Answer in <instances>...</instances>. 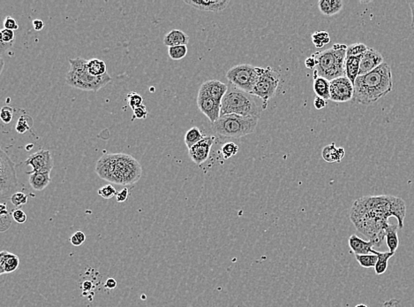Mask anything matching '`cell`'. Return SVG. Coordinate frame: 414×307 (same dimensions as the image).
Returning <instances> with one entry per match:
<instances>
[{"label":"cell","instance_id":"1","mask_svg":"<svg viewBox=\"0 0 414 307\" xmlns=\"http://www.w3.org/2000/svg\"><path fill=\"white\" fill-rule=\"evenodd\" d=\"M406 205L403 199L394 196H365L353 203L350 219L357 230L376 247L382 246L386 237L389 219L395 217L398 228L403 227Z\"/></svg>","mask_w":414,"mask_h":307},{"label":"cell","instance_id":"2","mask_svg":"<svg viewBox=\"0 0 414 307\" xmlns=\"http://www.w3.org/2000/svg\"><path fill=\"white\" fill-rule=\"evenodd\" d=\"M96 173L99 177L112 183L132 185L140 180L142 167L129 154L108 153L98 159Z\"/></svg>","mask_w":414,"mask_h":307},{"label":"cell","instance_id":"3","mask_svg":"<svg viewBox=\"0 0 414 307\" xmlns=\"http://www.w3.org/2000/svg\"><path fill=\"white\" fill-rule=\"evenodd\" d=\"M392 88V70L384 62L372 72L357 77L353 101L361 105H372L389 94Z\"/></svg>","mask_w":414,"mask_h":307},{"label":"cell","instance_id":"4","mask_svg":"<svg viewBox=\"0 0 414 307\" xmlns=\"http://www.w3.org/2000/svg\"><path fill=\"white\" fill-rule=\"evenodd\" d=\"M347 47L348 46L346 44L336 43L328 50L312 54L316 62V67L313 71V79L323 77L330 82L336 78L346 76L345 63Z\"/></svg>","mask_w":414,"mask_h":307},{"label":"cell","instance_id":"5","mask_svg":"<svg viewBox=\"0 0 414 307\" xmlns=\"http://www.w3.org/2000/svg\"><path fill=\"white\" fill-rule=\"evenodd\" d=\"M70 69L65 76L69 86L81 91H98L112 81L108 73L102 76H93L88 70V60L82 58H70Z\"/></svg>","mask_w":414,"mask_h":307},{"label":"cell","instance_id":"6","mask_svg":"<svg viewBox=\"0 0 414 307\" xmlns=\"http://www.w3.org/2000/svg\"><path fill=\"white\" fill-rule=\"evenodd\" d=\"M259 118L238 114L220 116L216 122L211 124L216 134L224 138H239L251 134L256 130Z\"/></svg>","mask_w":414,"mask_h":307},{"label":"cell","instance_id":"7","mask_svg":"<svg viewBox=\"0 0 414 307\" xmlns=\"http://www.w3.org/2000/svg\"><path fill=\"white\" fill-rule=\"evenodd\" d=\"M262 109L253 96L238 89H228L221 103V115L238 114L260 118Z\"/></svg>","mask_w":414,"mask_h":307},{"label":"cell","instance_id":"8","mask_svg":"<svg viewBox=\"0 0 414 307\" xmlns=\"http://www.w3.org/2000/svg\"><path fill=\"white\" fill-rule=\"evenodd\" d=\"M263 69L249 64H240L229 69L226 78L236 89L251 94Z\"/></svg>","mask_w":414,"mask_h":307},{"label":"cell","instance_id":"9","mask_svg":"<svg viewBox=\"0 0 414 307\" xmlns=\"http://www.w3.org/2000/svg\"><path fill=\"white\" fill-rule=\"evenodd\" d=\"M18 188V180L16 176L15 163L10 157L0 150V196L1 199L10 198Z\"/></svg>","mask_w":414,"mask_h":307},{"label":"cell","instance_id":"10","mask_svg":"<svg viewBox=\"0 0 414 307\" xmlns=\"http://www.w3.org/2000/svg\"><path fill=\"white\" fill-rule=\"evenodd\" d=\"M280 78L281 76L278 70L270 67L263 69V74L260 76L251 95L261 98L264 102L269 101L276 94Z\"/></svg>","mask_w":414,"mask_h":307},{"label":"cell","instance_id":"11","mask_svg":"<svg viewBox=\"0 0 414 307\" xmlns=\"http://www.w3.org/2000/svg\"><path fill=\"white\" fill-rule=\"evenodd\" d=\"M354 85L346 76L339 77L330 81V99L337 103L353 100Z\"/></svg>","mask_w":414,"mask_h":307},{"label":"cell","instance_id":"12","mask_svg":"<svg viewBox=\"0 0 414 307\" xmlns=\"http://www.w3.org/2000/svg\"><path fill=\"white\" fill-rule=\"evenodd\" d=\"M25 163L27 165L32 166V171L29 172L28 174L51 172L54 166V161L52 159L51 152L43 149L29 156Z\"/></svg>","mask_w":414,"mask_h":307},{"label":"cell","instance_id":"13","mask_svg":"<svg viewBox=\"0 0 414 307\" xmlns=\"http://www.w3.org/2000/svg\"><path fill=\"white\" fill-rule=\"evenodd\" d=\"M197 105L201 112L209 118L211 124L216 122L221 115V104L209 97L204 91L199 90Z\"/></svg>","mask_w":414,"mask_h":307},{"label":"cell","instance_id":"14","mask_svg":"<svg viewBox=\"0 0 414 307\" xmlns=\"http://www.w3.org/2000/svg\"><path fill=\"white\" fill-rule=\"evenodd\" d=\"M214 141H215L214 137H205L202 141L194 145L192 148L188 150V154H189L190 159L198 166L203 164L207 159H209V153H210V150L214 144Z\"/></svg>","mask_w":414,"mask_h":307},{"label":"cell","instance_id":"15","mask_svg":"<svg viewBox=\"0 0 414 307\" xmlns=\"http://www.w3.org/2000/svg\"><path fill=\"white\" fill-rule=\"evenodd\" d=\"M384 63L382 55L374 48H368L361 57L359 76L367 75Z\"/></svg>","mask_w":414,"mask_h":307},{"label":"cell","instance_id":"16","mask_svg":"<svg viewBox=\"0 0 414 307\" xmlns=\"http://www.w3.org/2000/svg\"><path fill=\"white\" fill-rule=\"evenodd\" d=\"M228 86L218 80H209L202 84L200 90L204 91L209 97L221 104L223 97L228 91Z\"/></svg>","mask_w":414,"mask_h":307},{"label":"cell","instance_id":"17","mask_svg":"<svg viewBox=\"0 0 414 307\" xmlns=\"http://www.w3.org/2000/svg\"><path fill=\"white\" fill-rule=\"evenodd\" d=\"M186 4L201 11L221 12L230 4L229 0H185Z\"/></svg>","mask_w":414,"mask_h":307},{"label":"cell","instance_id":"18","mask_svg":"<svg viewBox=\"0 0 414 307\" xmlns=\"http://www.w3.org/2000/svg\"><path fill=\"white\" fill-rule=\"evenodd\" d=\"M21 260L16 254L3 251L0 253V275L11 274L18 269Z\"/></svg>","mask_w":414,"mask_h":307},{"label":"cell","instance_id":"19","mask_svg":"<svg viewBox=\"0 0 414 307\" xmlns=\"http://www.w3.org/2000/svg\"><path fill=\"white\" fill-rule=\"evenodd\" d=\"M349 247L355 255H365L370 254L374 251V242L371 241H365L357 235H352L348 240Z\"/></svg>","mask_w":414,"mask_h":307},{"label":"cell","instance_id":"20","mask_svg":"<svg viewBox=\"0 0 414 307\" xmlns=\"http://www.w3.org/2000/svg\"><path fill=\"white\" fill-rule=\"evenodd\" d=\"M189 42V37L186 33L180 29H173L166 34L163 38V43L168 47L187 45Z\"/></svg>","mask_w":414,"mask_h":307},{"label":"cell","instance_id":"21","mask_svg":"<svg viewBox=\"0 0 414 307\" xmlns=\"http://www.w3.org/2000/svg\"><path fill=\"white\" fill-rule=\"evenodd\" d=\"M322 159L328 163H339L346 155V151L344 148H337L335 143L325 146L322 152Z\"/></svg>","mask_w":414,"mask_h":307},{"label":"cell","instance_id":"22","mask_svg":"<svg viewBox=\"0 0 414 307\" xmlns=\"http://www.w3.org/2000/svg\"><path fill=\"white\" fill-rule=\"evenodd\" d=\"M29 185L34 191L41 192L50 185L51 181V172L35 173L29 174Z\"/></svg>","mask_w":414,"mask_h":307},{"label":"cell","instance_id":"23","mask_svg":"<svg viewBox=\"0 0 414 307\" xmlns=\"http://www.w3.org/2000/svg\"><path fill=\"white\" fill-rule=\"evenodd\" d=\"M362 55L356 56V57H346V63H345L346 76L351 81V83H353V85L355 83L357 77L359 76L360 60H361Z\"/></svg>","mask_w":414,"mask_h":307},{"label":"cell","instance_id":"24","mask_svg":"<svg viewBox=\"0 0 414 307\" xmlns=\"http://www.w3.org/2000/svg\"><path fill=\"white\" fill-rule=\"evenodd\" d=\"M318 7L323 15L332 16L342 10L344 3L341 0H320Z\"/></svg>","mask_w":414,"mask_h":307},{"label":"cell","instance_id":"25","mask_svg":"<svg viewBox=\"0 0 414 307\" xmlns=\"http://www.w3.org/2000/svg\"><path fill=\"white\" fill-rule=\"evenodd\" d=\"M313 91L316 97L323 98L325 100L330 99V82L323 77L314 78Z\"/></svg>","mask_w":414,"mask_h":307},{"label":"cell","instance_id":"26","mask_svg":"<svg viewBox=\"0 0 414 307\" xmlns=\"http://www.w3.org/2000/svg\"><path fill=\"white\" fill-rule=\"evenodd\" d=\"M398 228V225H393L390 223L386 228V243L390 253H396V251L399 245V239L397 235Z\"/></svg>","mask_w":414,"mask_h":307},{"label":"cell","instance_id":"27","mask_svg":"<svg viewBox=\"0 0 414 307\" xmlns=\"http://www.w3.org/2000/svg\"><path fill=\"white\" fill-rule=\"evenodd\" d=\"M373 254H375L378 257L377 263H376L375 267V274L377 275H383L388 269L389 259L392 258L395 255V253H390V252L381 253V252H377V251L374 250Z\"/></svg>","mask_w":414,"mask_h":307},{"label":"cell","instance_id":"28","mask_svg":"<svg viewBox=\"0 0 414 307\" xmlns=\"http://www.w3.org/2000/svg\"><path fill=\"white\" fill-rule=\"evenodd\" d=\"M88 70L93 76H102L108 73L106 63L98 58L88 60Z\"/></svg>","mask_w":414,"mask_h":307},{"label":"cell","instance_id":"29","mask_svg":"<svg viewBox=\"0 0 414 307\" xmlns=\"http://www.w3.org/2000/svg\"><path fill=\"white\" fill-rule=\"evenodd\" d=\"M204 138H205L204 135L202 134V131L199 128L193 127L185 135V144L189 150L194 145L198 144L199 142L202 141Z\"/></svg>","mask_w":414,"mask_h":307},{"label":"cell","instance_id":"30","mask_svg":"<svg viewBox=\"0 0 414 307\" xmlns=\"http://www.w3.org/2000/svg\"><path fill=\"white\" fill-rule=\"evenodd\" d=\"M15 41V33L10 29H2L0 33V43H1V54L11 48Z\"/></svg>","mask_w":414,"mask_h":307},{"label":"cell","instance_id":"31","mask_svg":"<svg viewBox=\"0 0 414 307\" xmlns=\"http://www.w3.org/2000/svg\"><path fill=\"white\" fill-rule=\"evenodd\" d=\"M13 220L12 213H8V206H6V204H2L0 210V231H8L11 227Z\"/></svg>","mask_w":414,"mask_h":307},{"label":"cell","instance_id":"32","mask_svg":"<svg viewBox=\"0 0 414 307\" xmlns=\"http://www.w3.org/2000/svg\"><path fill=\"white\" fill-rule=\"evenodd\" d=\"M312 42L313 45L318 49L324 47L330 42V36L327 31L320 30V31H315L312 34Z\"/></svg>","mask_w":414,"mask_h":307},{"label":"cell","instance_id":"33","mask_svg":"<svg viewBox=\"0 0 414 307\" xmlns=\"http://www.w3.org/2000/svg\"><path fill=\"white\" fill-rule=\"evenodd\" d=\"M355 259L360 267L368 269V268H375V265L377 263V260H378V257L375 254L370 253V254H365V255H355Z\"/></svg>","mask_w":414,"mask_h":307},{"label":"cell","instance_id":"34","mask_svg":"<svg viewBox=\"0 0 414 307\" xmlns=\"http://www.w3.org/2000/svg\"><path fill=\"white\" fill-rule=\"evenodd\" d=\"M168 54L170 58L173 60H180L185 58L188 54V46L187 45H179L168 48Z\"/></svg>","mask_w":414,"mask_h":307},{"label":"cell","instance_id":"35","mask_svg":"<svg viewBox=\"0 0 414 307\" xmlns=\"http://www.w3.org/2000/svg\"><path fill=\"white\" fill-rule=\"evenodd\" d=\"M368 50L366 44L362 43H353L347 47L346 57H356L364 54Z\"/></svg>","mask_w":414,"mask_h":307},{"label":"cell","instance_id":"36","mask_svg":"<svg viewBox=\"0 0 414 307\" xmlns=\"http://www.w3.org/2000/svg\"><path fill=\"white\" fill-rule=\"evenodd\" d=\"M33 125V119L30 116L22 115L18 119V122L16 124V131L19 134H24L28 130H30V128Z\"/></svg>","mask_w":414,"mask_h":307},{"label":"cell","instance_id":"37","mask_svg":"<svg viewBox=\"0 0 414 307\" xmlns=\"http://www.w3.org/2000/svg\"><path fill=\"white\" fill-rule=\"evenodd\" d=\"M238 152V146L235 143L230 142L223 145L221 149L222 155L225 159H230L232 156H235Z\"/></svg>","mask_w":414,"mask_h":307},{"label":"cell","instance_id":"38","mask_svg":"<svg viewBox=\"0 0 414 307\" xmlns=\"http://www.w3.org/2000/svg\"><path fill=\"white\" fill-rule=\"evenodd\" d=\"M28 199H29V196L23 192H18L12 196L10 200L14 206L20 207L23 205H26L28 203Z\"/></svg>","mask_w":414,"mask_h":307},{"label":"cell","instance_id":"39","mask_svg":"<svg viewBox=\"0 0 414 307\" xmlns=\"http://www.w3.org/2000/svg\"><path fill=\"white\" fill-rule=\"evenodd\" d=\"M14 113H15V109L11 107V106H9V105H6V106H3L1 108L0 118H1L3 122L6 123V124H9L13 119Z\"/></svg>","mask_w":414,"mask_h":307},{"label":"cell","instance_id":"40","mask_svg":"<svg viewBox=\"0 0 414 307\" xmlns=\"http://www.w3.org/2000/svg\"><path fill=\"white\" fill-rule=\"evenodd\" d=\"M127 98H128V104H129L130 107L133 110L143 105L142 104L143 98H142L141 95L138 94L136 92H133V91L131 92L127 96Z\"/></svg>","mask_w":414,"mask_h":307},{"label":"cell","instance_id":"41","mask_svg":"<svg viewBox=\"0 0 414 307\" xmlns=\"http://www.w3.org/2000/svg\"><path fill=\"white\" fill-rule=\"evenodd\" d=\"M98 195L101 196L103 199H110L117 195V191L112 185H109L104 186L103 188L99 189Z\"/></svg>","mask_w":414,"mask_h":307},{"label":"cell","instance_id":"42","mask_svg":"<svg viewBox=\"0 0 414 307\" xmlns=\"http://www.w3.org/2000/svg\"><path fill=\"white\" fill-rule=\"evenodd\" d=\"M70 242L72 243L73 246H80L83 242L86 241V235L85 233L82 231H77L73 234V235L69 239Z\"/></svg>","mask_w":414,"mask_h":307},{"label":"cell","instance_id":"43","mask_svg":"<svg viewBox=\"0 0 414 307\" xmlns=\"http://www.w3.org/2000/svg\"><path fill=\"white\" fill-rule=\"evenodd\" d=\"M12 216L15 222L19 224H22L27 221V214L22 209H15L12 211Z\"/></svg>","mask_w":414,"mask_h":307},{"label":"cell","instance_id":"44","mask_svg":"<svg viewBox=\"0 0 414 307\" xmlns=\"http://www.w3.org/2000/svg\"><path fill=\"white\" fill-rule=\"evenodd\" d=\"M133 111V114L132 119H146L147 116H148V112H147V109H146V106H145L144 105H141L140 107H137V108L134 109Z\"/></svg>","mask_w":414,"mask_h":307},{"label":"cell","instance_id":"45","mask_svg":"<svg viewBox=\"0 0 414 307\" xmlns=\"http://www.w3.org/2000/svg\"><path fill=\"white\" fill-rule=\"evenodd\" d=\"M4 27L6 29H10V30H17L19 29V25L16 20L13 18L11 16H7L4 21Z\"/></svg>","mask_w":414,"mask_h":307},{"label":"cell","instance_id":"46","mask_svg":"<svg viewBox=\"0 0 414 307\" xmlns=\"http://www.w3.org/2000/svg\"><path fill=\"white\" fill-rule=\"evenodd\" d=\"M128 195H129V191H128V189L125 188L121 190V191H119V192L117 193V195H116L117 202H125V201H126L127 198H128Z\"/></svg>","mask_w":414,"mask_h":307},{"label":"cell","instance_id":"47","mask_svg":"<svg viewBox=\"0 0 414 307\" xmlns=\"http://www.w3.org/2000/svg\"><path fill=\"white\" fill-rule=\"evenodd\" d=\"M313 105H314V107H315L317 110H320V109L324 108L326 105H327V101H326L325 99H323V98L316 97L315 99H314V102H313Z\"/></svg>","mask_w":414,"mask_h":307},{"label":"cell","instance_id":"48","mask_svg":"<svg viewBox=\"0 0 414 307\" xmlns=\"http://www.w3.org/2000/svg\"><path fill=\"white\" fill-rule=\"evenodd\" d=\"M305 66H306V68H307L308 69H315V67H316L315 58H313V56L311 55L310 57H308V58H306V60H305Z\"/></svg>","mask_w":414,"mask_h":307},{"label":"cell","instance_id":"49","mask_svg":"<svg viewBox=\"0 0 414 307\" xmlns=\"http://www.w3.org/2000/svg\"><path fill=\"white\" fill-rule=\"evenodd\" d=\"M117 281H116L115 279L114 278H109L106 282L105 283V289H109V290H112V289H115L116 287H117Z\"/></svg>","mask_w":414,"mask_h":307},{"label":"cell","instance_id":"50","mask_svg":"<svg viewBox=\"0 0 414 307\" xmlns=\"http://www.w3.org/2000/svg\"><path fill=\"white\" fill-rule=\"evenodd\" d=\"M33 27H34V29L36 31H40V30H42L43 29V27H44V22L42 21V20H38V19H36V20H34L32 22Z\"/></svg>","mask_w":414,"mask_h":307},{"label":"cell","instance_id":"51","mask_svg":"<svg viewBox=\"0 0 414 307\" xmlns=\"http://www.w3.org/2000/svg\"><path fill=\"white\" fill-rule=\"evenodd\" d=\"M408 5H409L410 12H411V29L414 30V1H409Z\"/></svg>","mask_w":414,"mask_h":307},{"label":"cell","instance_id":"52","mask_svg":"<svg viewBox=\"0 0 414 307\" xmlns=\"http://www.w3.org/2000/svg\"><path fill=\"white\" fill-rule=\"evenodd\" d=\"M4 60H3V58H1V73H2V71H3V69H4Z\"/></svg>","mask_w":414,"mask_h":307},{"label":"cell","instance_id":"53","mask_svg":"<svg viewBox=\"0 0 414 307\" xmlns=\"http://www.w3.org/2000/svg\"><path fill=\"white\" fill-rule=\"evenodd\" d=\"M354 307H368L367 306V304H364V303H360V304H357L356 306Z\"/></svg>","mask_w":414,"mask_h":307}]
</instances>
